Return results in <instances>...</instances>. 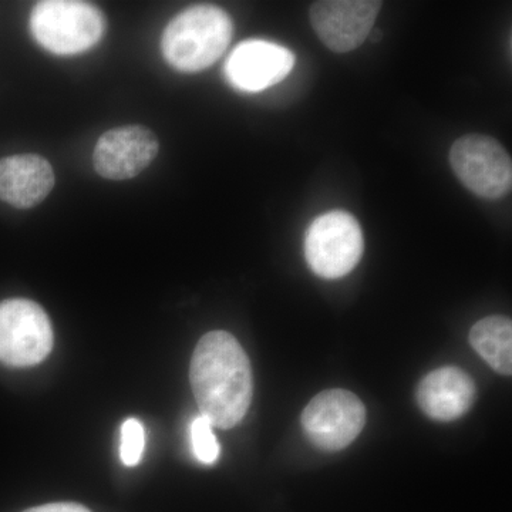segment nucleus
Instances as JSON below:
<instances>
[{"mask_svg":"<svg viewBox=\"0 0 512 512\" xmlns=\"http://www.w3.org/2000/svg\"><path fill=\"white\" fill-rule=\"evenodd\" d=\"M192 392L212 427L232 429L244 419L254 394L247 353L231 333L215 330L198 342L190 366Z\"/></svg>","mask_w":512,"mask_h":512,"instance_id":"obj_1","label":"nucleus"},{"mask_svg":"<svg viewBox=\"0 0 512 512\" xmlns=\"http://www.w3.org/2000/svg\"><path fill=\"white\" fill-rule=\"evenodd\" d=\"M450 164L468 190L487 200L510 194L512 161L505 148L493 137L467 134L450 150Z\"/></svg>","mask_w":512,"mask_h":512,"instance_id":"obj_5","label":"nucleus"},{"mask_svg":"<svg viewBox=\"0 0 512 512\" xmlns=\"http://www.w3.org/2000/svg\"><path fill=\"white\" fill-rule=\"evenodd\" d=\"M55 185L49 161L35 154H22L0 160V198L16 208L40 204Z\"/></svg>","mask_w":512,"mask_h":512,"instance_id":"obj_12","label":"nucleus"},{"mask_svg":"<svg viewBox=\"0 0 512 512\" xmlns=\"http://www.w3.org/2000/svg\"><path fill=\"white\" fill-rule=\"evenodd\" d=\"M53 348L49 316L37 303L9 299L0 303V362L15 367L43 362Z\"/></svg>","mask_w":512,"mask_h":512,"instance_id":"obj_6","label":"nucleus"},{"mask_svg":"<svg viewBox=\"0 0 512 512\" xmlns=\"http://www.w3.org/2000/svg\"><path fill=\"white\" fill-rule=\"evenodd\" d=\"M25 512H92L82 504L76 503H53L30 508Z\"/></svg>","mask_w":512,"mask_h":512,"instance_id":"obj_16","label":"nucleus"},{"mask_svg":"<svg viewBox=\"0 0 512 512\" xmlns=\"http://www.w3.org/2000/svg\"><path fill=\"white\" fill-rule=\"evenodd\" d=\"M363 234L359 222L345 211L320 215L306 231L305 258L313 274L339 279L362 259Z\"/></svg>","mask_w":512,"mask_h":512,"instance_id":"obj_4","label":"nucleus"},{"mask_svg":"<svg viewBox=\"0 0 512 512\" xmlns=\"http://www.w3.org/2000/svg\"><path fill=\"white\" fill-rule=\"evenodd\" d=\"M232 35L234 26L225 10L211 5L192 6L171 20L161 47L174 69L201 72L224 55Z\"/></svg>","mask_w":512,"mask_h":512,"instance_id":"obj_2","label":"nucleus"},{"mask_svg":"<svg viewBox=\"0 0 512 512\" xmlns=\"http://www.w3.org/2000/svg\"><path fill=\"white\" fill-rule=\"evenodd\" d=\"M301 421L313 446L325 451H340L362 433L366 407L348 390H326L313 397L303 410Z\"/></svg>","mask_w":512,"mask_h":512,"instance_id":"obj_7","label":"nucleus"},{"mask_svg":"<svg viewBox=\"0 0 512 512\" xmlns=\"http://www.w3.org/2000/svg\"><path fill=\"white\" fill-rule=\"evenodd\" d=\"M382 2L323 0L313 3L311 23L323 45L336 53L357 49L375 26Z\"/></svg>","mask_w":512,"mask_h":512,"instance_id":"obj_8","label":"nucleus"},{"mask_svg":"<svg viewBox=\"0 0 512 512\" xmlns=\"http://www.w3.org/2000/svg\"><path fill=\"white\" fill-rule=\"evenodd\" d=\"M212 429L210 421L202 416L195 417L191 424L192 450L202 464H214L220 457V444Z\"/></svg>","mask_w":512,"mask_h":512,"instance_id":"obj_14","label":"nucleus"},{"mask_svg":"<svg viewBox=\"0 0 512 512\" xmlns=\"http://www.w3.org/2000/svg\"><path fill=\"white\" fill-rule=\"evenodd\" d=\"M33 36L49 52L77 55L92 49L106 30V20L96 6L70 0L37 3L30 18Z\"/></svg>","mask_w":512,"mask_h":512,"instance_id":"obj_3","label":"nucleus"},{"mask_svg":"<svg viewBox=\"0 0 512 512\" xmlns=\"http://www.w3.org/2000/svg\"><path fill=\"white\" fill-rule=\"evenodd\" d=\"M295 55L268 40H247L235 47L225 63V76L235 89L256 93L269 89L292 72Z\"/></svg>","mask_w":512,"mask_h":512,"instance_id":"obj_9","label":"nucleus"},{"mask_svg":"<svg viewBox=\"0 0 512 512\" xmlns=\"http://www.w3.org/2000/svg\"><path fill=\"white\" fill-rule=\"evenodd\" d=\"M158 148L156 134L146 127L114 128L100 137L94 150V168L109 180H128L153 163Z\"/></svg>","mask_w":512,"mask_h":512,"instance_id":"obj_10","label":"nucleus"},{"mask_svg":"<svg viewBox=\"0 0 512 512\" xmlns=\"http://www.w3.org/2000/svg\"><path fill=\"white\" fill-rule=\"evenodd\" d=\"M144 444H146V436H144V427L141 421L137 419L124 421L121 426V461L128 467L137 466L143 457Z\"/></svg>","mask_w":512,"mask_h":512,"instance_id":"obj_15","label":"nucleus"},{"mask_svg":"<svg viewBox=\"0 0 512 512\" xmlns=\"http://www.w3.org/2000/svg\"><path fill=\"white\" fill-rule=\"evenodd\" d=\"M470 343L481 359L500 375L512 370V323L505 316H488L470 330Z\"/></svg>","mask_w":512,"mask_h":512,"instance_id":"obj_13","label":"nucleus"},{"mask_svg":"<svg viewBox=\"0 0 512 512\" xmlns=\"http://www.w3.org/2000/svg\"><path fill=\"white\" fill-rule=\"evenodd\" d=\"M417 403L430 419L453 421L471 409L476 384L468 373L454 366L440 367L424 376L417 387Z\"/></svg>","mask_w":512,"mask_h":512,"instance_id":"obj_11","label":"nucleus"}]
</instances>
